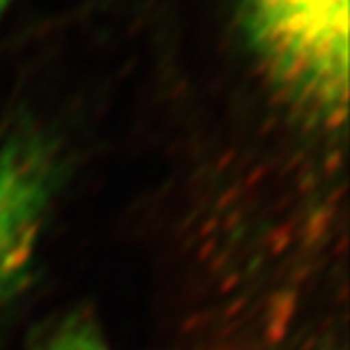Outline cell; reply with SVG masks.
<instances>
[{"mask_svg":"<svg viewBox=\"0 0 350 350\" xmlns=\"http://www.w3.org/2000/svg\"><path fill=\"white\" fill-rule=\"evenodd\" d=\"M268 77L308 114L340 122L348 106V0H243Z\"/></svg>","mask_w":350,"mask_h":350,"instance_id":"cell-1","label":"cell"},{"mask_svg":"<svg viewBox=\"0 0 350 350\" xmlns=\"http://www.w3.org/2000/svg\"><path fill=\"white\" fill-rule=\"evenodd\" d=\"M55 188L53 157L30 139L0 144V291L28 266Z\"/></svg>","mask_w":350,"mask_h":350,"instance_id":"cell-2","label":"cell"},{"mask_svg":"<svg viewBox=\"0 0 350 350\" xmlns=\"http://www.w3.org/2000/svg\"><path fill=\"white\" fill-rule=\"evenodd\" d=\"M46 350H106V346L99 342L91 332L74 327L57 336Z\"/></svg>","mask_w":350,"mask_h":350,"instance_id":"cell-3","label":"cell"},{"mask_svg":"<svg viewBox=\"0 0 350 350\" xmlns=\"http://www.w3.org/2000/svg\"><path fill=\"white\" fill-rule=\"evenodd\" d=\"M7 3H9V0H0V15H3V11L7 9Z\"/></svg>","mask_w":350,"mask_h":350,"instance_id":"cell-4","label":"cell"}]
</instances>
